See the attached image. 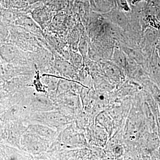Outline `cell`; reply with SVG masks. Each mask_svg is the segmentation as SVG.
<instances>
[{
    "label": "cell",
    "instance_id": "6da1fadb",
    "mask_svg": "<svg viewBox=\"0 0 160 160\" xmlns=\"http://www.w3.org/2000/svg\"><path fill=\"white\" fill-rule=\"evenodd\" d=\"M110 19L114 25L126 30L129 25V20L123 12L118 9L113 10L110 13Z\"/></svg>",
    "mask_w": 160,
    "mask_h": 160
},
{
    "label": "cell",
    "instance_id": "7a4b0ae2",
    "mask_svg": "<svg viewBox=\"0 0 160 160\" xmlns=\"http://www.w3.org/2000/svg\"><path fill=\"white\" fill-rule=\"evenodd\" d=\"M113 57L115 62L119 66L123 68H126L127 66L128 60L124 52L121 49L117 48L114 49Z\"/></svg>",
    "mask_w": 160,
    "mask_h": 160
},
{
    "label": "cell",
    "instance_id": "3957f363",
    "mask_svg": "<svg viewBox=\"0 0 160 160\" xmlns=\"http://www.w3.org/2000/svg\"><path fill=\"white\" fill-rule=\"evenodd\" d=\"M46 120L51 124L55 125L65 123L66 122V118L58 112H50L46 115Z\"/></svg>",
    "mask_w": 160,
    "mask_h": 160
},
{
    "label": "cell",
    "instance_id": "277c9868",
    "mask_svg": "<svg viewBox=\"0 0 160 160\" xmlns=\"http://www.w3.org/2000/svg\"><path fill=\"white\" fill-rule=\"evenodd\" d=\"M32 129H34V131L37 132L38 134L43 136L48 137L54 135V132L46 126L36 125L33 126Z\"/></svg>",
    "mask_w": 160,
    "mask_h": 160
},
{
    "label": "cell",
    "instance_id": "5b68a950",
    "mask_svg": "<svg viewBox=\"0 0 160 160\" xmlns=\"http://www.w3.org/2000/svg\"><path fill=\"white\" fill-rule=\"evenodd\" d=\"M126 52V53L128 54V55L131 58L133 59L134 61H137V62H142L143 61V58L142 57V55L141 53L139 52L137 50H132L131 49H125Z\"/></svg>",
    "mask_w": 160,
    "mask_h": 160
},
{
    "label": "cell",
    "instance_id": "8992f818",
    "mask_svg": "<svg viewBox=\"0 0 160 160\" xmlns=\"http://www.w3.org/2000/svg\"><path fill=\"white\" fill-rule=\"evenodd\" d=\"M158 33L155 29H149L146 32L145 37L147 41L152 42L157 39Z\"/></svg>",
    "mask_w": 160,
    "mask_h": 160
}]
</instances>
